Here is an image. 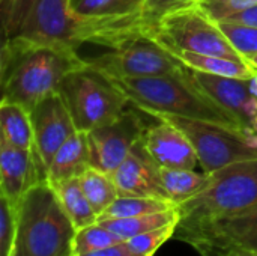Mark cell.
<instances>
[{"label":"cell","instance_id":"obj_1","mask_svg":"<svg viewBox=\"0 0 257 256\" xmlns=\"http://www.w3.org/2000/svg\"><path fill=\"white\" fill-rule=\"evenodd\" d=\"M86 65L77 51L8 39L2 45V100L17 103L26 110L59 92L63 78Z\"/></svg>","mask_w":257,"mask_h":256},{"label":"cell","instance_id":"obj_2","mask_svg":"<svg viewBox=\"0 0 257 256\" xmlns=\"http://www.w3.org/2000/svg\"><path fill=\"white\" fill-rule=\"evenodd\" d=\"M108 78L126 95L134 107L151 116L170 115L193 118L218 122L245 131L229 112L220 107L212 98L196 86L191 78V72L185 75Z\"/></svg>","mask_w":257,"mask_h":256},{"label":"cell","instance_id":"obj_3","mask_svg":"<svg viewBox=\"0 0 257 256\" xmlns=\"http://www.w3.org/2000/svg\"><path fill=\"white\" fill-rule=\"evenodd\" d=\"M77 228L48 181L27 190L17 207V235L11 256H75Z\"/></svg>","mask_w":257,"mask_h":256},{"label":"cell","instance_id":"obj_4","mask_svg":"<svg viewBox=\"0 0 257 256\" xmlns=\"http://www.w3.org/2000/svg\"><path fill=\"white\" fill-rule=\"evenodd\" d=\"M3 41L21 39L77 51L90 42L92 29L77 20L69 0H0Z\"/></svg>","mask_w":257,"mask_h":256},{"label":"cell","instance_id":"obj_5","mask_svg":"<svg viewBox=\"0 0 257 256\" xmlns=\"http://www.w3.org/2000/svg\"><path fill=\"white\" fill-rule=\"evenodd\" d=\"M257 208V158L211 174L208 187L178 207V228L226 219Z\"/></svg>","mask_w":257,"mask_h":256},{"label":"cell","instance_id":"obj_6","mask_svg":"<svg viewBox=\"0 0 257 256\" xmlns=\"http://www.w3.org/2000/svg\"><path fill=\"white\" fill-rule=\"evenodd\" d=\"M78 131H92L117 119L131 104L102 72L87 63L71 71L59 89Z\"/></svg>","mask_w":257,"mask_h":256},{"label":"cell","instance_id":"obj_7","mask_svg":"<svg viewBox=\"0 0 257 256\" xmlns=\"http://www.w3.org/2000/svg\"><path fill=\"white\" fill-rule=\"evenodd\" d=\"M175 124L191 142L199 164L203 172L212 174L229 164L257 158V139L247 131H241L218 122L155 115Z\"/></svg>","mask_w":257,"mask_h":256},{"label":"cell","instance_id":"obj_8","mask_svg":"<svg viewBox=\"0 0 257 256\" xmlns=\"http://www.w3.org/2000/svg\"><path fill=\"white\" fill-rule=\"evenodd\" d=\"M143 35L151 36L164 48L188 50L244 60L223 33L218 23L211 20L197 5L182 8L163 17Z\"/></svg>","mask_w":257,"mask_h":256},{"label":"cell","instance_id":"obj_9","mask_svg":"<svg viewBox=\"0 0 257 256\" xmlns=\"http://www.w3.org/2000/svg\"><path fill=\"white\" fill-rule=\"evenodd\" d=\"M86 63L111 78L185 75L190 72L160 42L142 33L120 41L111 47V51L86 59Z\"/></svg>","mask_w":257,"mask_h":256},{"label":"cell","instance_id":"obj_10","mask_svg":"<svg viewBox=\"0 0 257 256\" xmlns=\"http://www.w3.org/2000/svg\"><path fill=\"white\" fill-rule=\"evenodd\" d=\"M173 238L188 243L202 256H226L232 250L257 252V208L233 217L176 228Z\"/></svg>","mask_w":257,"mask_h":256},{"label":"cell","instance_id":"obj_11","mask_svg":"<svg viewBox=\"0 0 257 256\" xmlns=\"http://www.w3.org/2000/svg\"><path fill=\"white\" fill-rule=\"evenodd\" d=\"M139 109H126L117 119L87 131L90 164L105 174H113L142 140L148 125Z\"/></svg>","mask_w":257,"mask_h":256},{"label":"cell","instance_id":"obj_12","mask_svg":"<svg viewBox=\"0 0 257 256\" xmlns=\"http://www.w3.org/2000/svg\"><path fill=\"white\" fill-rule=\"evenodd\" d=\"M30 119L35 137L33 154L38 163L39 177L41 181H47L48 166L54 154L78 130L60 92L38 103L30 112Z\"/></svg>","mask_w":257,"mask_h":256},{"label":"cell","instance_id":"obj_13","mask_svg":"<svg viewBox=\"0 0 257 256\" xmlns=\"http://www.w3.org/2000/svg\"><path fill=\"white\" fill-rule=\"evenodd\" d=\"M190 72L193 81L200 91L229 112L245 131L257 139V98L248 80L209 75L191 69Z\"/></svg>","mask_w":257,"mask_h":256},{"label":"cell","instance_id":"obj_14","mask_svg":"<svg viewBox=\"0 0 257 256\" xmlns=\"http://www.w3.org/2000/svg\"><path fill=\"white\" fill-rule=\"evenodd\" d=\"M155 124L148 125L142 142L157 166L167 169H196L199 158L190 139L170 121L163 118H155Z\"/></svg>","mask_w":257,"mask_h":256},{"label":"cell","instance_id":"obj_15","mask_svg":"<svg viewBox=\"0 0 257 256\" xmlns=\"http://www.w3.org/2000/svg\"><path fill=\"white\" fill-rule=\"evenodd\" d=\"M111 178L117 187L119 196L167 199L160 181V167L149 157L142 140L136 143L123 163L111 174Z\"/></svg>","mask_w":257,"mask_h":256},{"label":"cell","instance_id":"obj_16","mask_svg":"<svg viewBox=\"0 0 257 256\" xmlns=\"http://www.w3.org/2000/svg\"><path fill=\"white\" fill-rule=\"evenodd\" d=\"M42 183L33 151L0 140V196L18 207L35 184Z\"/></svg>","mask_w":257,"mask_h":256},{"label":"cell","instance_id":"obj_17","mask_svg":"<svg viewBox=\"0 0 257 256\" xmlns=\"http://www.w3.org/2000/svg\"><path fill=\"white\" fill-rule=\"evenodd\" d=\"M90 164V151L86 131H75L54 154L48 166V183L78 178Z\"/></svg>","mask_w":257,"mask_h":256},{"label":"cell","instance_id":"obj_18","mask_svg":"<svg viewBox=\"0 0 257 256\" xmlns=\"http://www.w3.org/2000/svg\"><path fill=\"white\" fill-rule=\"evenodd\" d=\"M166 50L172 53L178 60H181L188 69L196 72L230 77V78H242V80H250L251 77L256 75L245 60L202 54L188 50H173V48H166Z\"/></svg>","mask_w":257,"mask_h":256},{"label":"cell","instance_id":"obj_19","mask_svg":"<svg viewBox=\"0 0 257 256\" xmlns=\"http://www.w3.org/2000/svg\"><path fill=\"white\" fill-rule=\"evenodd\" d=\"M0 140L20 148L33 151L35 137L30 112L17 103L2 100L0 104Z\"/></svg>","mask_w":257,"mask_h":256},{"label":"cell","instance_id":"obj_20","mask_svg":"<svg viewBox=\"0 0 257 256\" xmlns=\"http://www.w3.org/2000/svg\"><path fill=\"white\" fill-rule=\"evenodd\" d=\"M160 181L166 198L179 207L208 187L211 174L196 172L194 169L160 167Z\"/></svg>","mask_w":257,"mask_h":256},{"label":"cell","instance_id":"obj_21","mask_svg":"<svg viewBox=\"0 0 257 256\" xmlns=\"http://www.w3.org/2000/svg\"><path fill=\"white\" fill-rule=\"evenodd\" d=\"M50 184L77 231L98 222V214L93 211L90 202L87 201L78 178H69Z\"/></svg>","mask_w":257,"mask_h":256},{"label":"cell","instance_id":"obj_22","mask_svg":"<svg viewBox=\"0 0 257 256\" xmlns=\"http://www.w3.org/2000/svg\"><path fill=\"white\" fill-rule=\"evenodd\" d=\"M101 225L122 237L125 241L137 237L140 234L167 226V225H178L179 223V211L178 208L155 213V214H145L137 217H128V219H108V220H98Z\"/></svg>","mask_w":257,"mask_h":256},{"label":"cell","instance_id":"obj_23","mask_svg":"<svg viewBox=\"0 0 257 256\" xmlns=\"http://www.w3.org/2000/svg\"><path fill=\"white\" fill-rule=\"evenodd\" d=\"M78 181L98 217L119 198V192L111 175L93 166L86 169L78 177Z\"/></svg>","mask_w":257,"mask_h":256},{"label":"cell","instance_id":"obj_24","mask_svg":"<svg viewBox=\"0 0 257 256\" xmlns=\"http://www.w3.org/2000/svg\"><path fill=\"white\" fill-rule=\"evenodd\" d=\"M178 208L172 201L149 196H119L99 217L98 220L108 219H128L145 214H155Z\"/></svg>","mask_w":257,"mask_h":256},{"label":"cell","instance_id":"obj_25","mask_svg":"<svg viewBox=\"0 0 257 256\" xmlns=\"http://www.w3.org/2000/svg\"><path fill=\"white\" fill-rule=\"evenodd\" d=\"M197 2L199 0H143L136 21V33L143 35L149 32L163 17L182 8L197 5Z\"/></svg>","mask_w":257,"mask_h":256},{"label":"cell","instance_id":"obj_26","mask_svg":"<svg viewBox=\"0 0 257 256\" xmlns=\"http://www.w3.org/2000/svg\"><path fill=\"white\" fill-rule=\"evenodd\" d=\"M123 241L125 240L122 237H119L117 234H114L113 231H110L108 228L96 222L90 226H86L77 231L75 241H74V252H75V256L83 255V253L101 250V249H105V247H110Z\"/></svg>","mask_w":257,"mask_h":256},{"label":"cell","instance_id":"obj_27","mask_svg":"<svg viewBox=\"0 0 257 256\" xmlns=\"http://www.w3.org/2000/svg\"><path fill=\"white\" fill-rule=\"evenodd\" d=\"M178 225H167L145 234H140L137 237H133L126 240V246L139 256H154L157 250L170 238L175 237Z\"/></svg>","mask_w":257,"mask_h":256},{"label":"cell","instance_id":"obj_28","mask_svg":"<svg viewBox=\"0 0 257 256\" xmlns=\"http://www.w3.org/2000/svg\"><path fill=\"white\" fill-rule=\"evenodd\" d=\"M218 26L242 59L247 56L257 54V27L233 24L226 21H220Z\"/></svg>","mask_w":257,"mask_h":256},{"label":"cell","instance_id":"obj_29","mask_svg":"<svg viewBox=\"0 0 257 256\" xmlns=\"http://www.w3.org/2000/svg\"><path fill=\"white\" fill-rule=\"evenodd\" d=\"M17 235V207L0 196V256H11Z\"/></svg>","mask_w":257,"mask_h":256},{"label":"cell","instance_id":"obj_30","mask_svg":"<svg viewBox=\"0 0 257 256\" xmlns=\"http://www.w3.org/2000/svg\"><path fill=\"white\" fill-rule=\"evenodd\" d=\"M257 0H199L197 6L214 21L220 23L233 14L256 6Z\"/></svg>","mask_w":257,"mask_h":256},{"label":"cell","instance_id":"obj_31","mask_svg":"<svg viewBox=\"0 0 257 256\" xmlns=\"http://www.w3.org/2000/svg\"><path fill=\"white\" fill-rule=\"evenodd\" d=\"M226 23H233V24H242V26H250L257 27V5L253 8H248L242 12L233 14L229 18L223 20Z\"/></svg>","mask_w":257,"mask_h":256},{"label":"cell","instance_id":"obj_32","mask_svg":"<svg viewBox=\"0 0 257 256\" xmlns=\"http://www.w3.org/2000/svg\"><path fill=\"white\" fill-rule=\"evenodd\" d=\"M77 256H139L136 255L128 246L126 243H119V244H114V246H110V247H105V249H101V250H95V252H89V253H83V255Z\"/></svg>","mask_w":257,"mask_h":256},{"label":"cell","instance_id":"obj_33","mask_svg":"<svg viewBox=\"0 0 257 256\" xmlns=\"http://www.w3.org/2000/svg\"><path fill=\"white\" fill-rule=\"evenodd\" d=\"M244 60H245V62H247V65L253 69V72L257 74V54L247 56V57H244Z\"/></svg>","mask_w":257,"mask_h":256},{"label":"cell","instance_id":"obj_34","mask_svg":"<svg viewBox=\"0 0 257 256\" xmlns=\"http://www.w3.org/2000/svg\"><path fill=\"white\" fill-rule=\"evenodd\" d=\"M226 256H257V252H248V250H232Z\"/></svg>","mask_w":257,"mask_h":256},{"label":"cell","instance_id":"obj_35","mask_svg":"<svg viewBox=\"0 0 257 256\" xmlns=\"http://www.w3.org/2000/svg\"><path fill=\"white\" fill-rule=\"evenodd\" d=\"M248 83H250V88H251V91H253L254 97L257 98V74L254 75V77H251V78L248 80Z\"/></svg>","mask_w":257,"mask_h":256},{"label":"cell","instance_id":"obj_36","mask_svg":"<svg viewBox=\"0 0 257 256\" xmlns=\"http://www.w3.org/2000/svg\"><path fill=\"white\" fill-rule=\"evenodd\" d=\"M136 2H137V3H139L140 6H142V3H143V0H136Z\"/></svg>","mask_w":257,"mask_h":256}]
</instances>
